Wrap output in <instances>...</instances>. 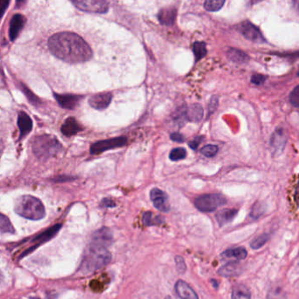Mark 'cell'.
<instances>
[{
	"label": "cell",
	"mask_w": 299,
	"mask_h": 299,
	"mask_svg": "<svg viewBox=\"0 0 299 299\" xmlns=\"http://www.w3.org/2000/svg\"><path fill=\"white\" fill-rule=\"evenodd\" d=\"M85 35L77 28H56L43 35L49 53L62 62L68 64H82L91 61L94 53Z\"/></svg>",
	"instance_id": "6da1fadb"
},
{
	"label": "cell",
	"mask_w": 299,
	"mask_h": 299,
	"mask_svg": "<svg viewBox=\"0 0 299 299\" xmlns=\"http://www.w3.org/2000/svg\"><path fill=\"white\" fill-rule=\"evenodd\" d=\"M111 254L106 247L91 243L85 251L79 271L84 275L94 273L111 261Z\"/></svg>",
	"instance_id": "7a4b0ae2"
},
{
	"label": "cell",
	"mask_w": 299,
	"mask_h": 299,
	"mask_svg": "<svg viewBox=\"0 0 299 299\" xmlns=\"http://www.w3.org/2000/svg\"><path fill=\"white\" fill-rule=\"evenodd\" d=\"M14 211L23 218L32 220H42L46 214L42 201L31 195L19 197L14 204Z\"/></svg>",
	"instance_id": "3957f363"
},
{
	"label": "cell",
	"mask_w": 299,
	"mask_h": 299,
	"mask_svg": "<svg viewBox=\"0 0 299 299\" xmlns=\"http://www.w3.org/2000/svg\"><path fill=\"white\" fill-rule=\"evenodd\" d=\"M32 147L35 156L42 160L52 158L62 150L58 139L51 135H42L35 138Z\"/></svg>",
	"instance_id": "277c9868"
},
{
	"label": "cell",
	"mask_w": 299,
	"mask_h": 299,
	"mask_svg": "<svg viewBox=\"0 0 299 299\" xmlns=\"http://www.w3.org/2000/svg\"><path fill=\"white\" fill-rule=\"evenodd\" d=\"M194 203L197 209L204 213H211L225 205L226 199L219 193H208L198 197Z\"/></svg>",
	"instance_id": "5b68a950"
},
{
	"label": "cell",
	"mask_w": 299,
	"mask_h": 299,
	"mask_svg": "<svg viewBox=\"0 0 299 299\" xmlns=\"http://www.w3.org/2000/svg\"><path fill=\"white\" fill-rule=\"evenodd\" d=\"M76 7L86 13L104 14L108 10L106 0H71Z\"/></svg>",
	"instance_id": "8992f818"
},
{
	"label": "cell",
	"mask_w": 299,
	"mask_h": 299,
	"mask_svg": "<svg viewBox=\"0 0 299 299\" xmlns=\"http://www.w3.org/2000/svg\"><path fill=\"white\" fill-rule=\"evenodd\" d=\"M126 143H127V138L125 137H118V138H110L106 140L96 142L91 146V153L99 154L111 149L123 147L126 145Z\"/></svg>",
	"instance_id": "52a82bcc"
},
{
	"label": "cell",
	"mask_w": 299,
	"mask_h": 299,
	"mask_svg": "<svg viewBox=\"0 0 299 299\" xmlns=\"http://www.w3.org/2000/svg\"><path fill=\"white\" fill-rule=\"evenodd\" d=\"M286 142H287V136H286L284 129L276 128V130L272 134L270 140H269L270 151H271L273 156L278 157L282 154L283 150L285 148Z\"/></svg>",
	"instance_id": "ba28073f"
},
{
	"label": "cell",
	"mask_w": 299,
	"mask_h": 299,
	"mask_svg": "<svg viewBox=\"0 0 299 299\" xmlns=\"http://www.w3.org/2000/svg\"><path fill=\"white\" fill-rule=\"evenodd\" d=\"M238 30L245 38L250 42H256V43L265 42V39L263 38L259 28L249 21H243L242 23H240L238 26Z\"/></svg>",
	"instance_id": "9c48e42d"
},
{
	"label": "cell",
	"mask_w": 299,
	"mask_h": 299,
	"mask_svg": "<svg viewBox=\"0 0 299 299\" xmlns=\"http://www.w3.org/2000/svg\"><path fill=\"white\" fill-rule=\"evenodd\" d=\"M150 199L153 201L154 206L161 212L168 213L171 210L169 197L164 191L159 188H154L150 192Z\"/></svg>",
	"instance_id": "30bf717a"
},
{
	"label": "cell",
	"mask_w": 299,
	"mask_h": 299,
	"mask_svg": "<svg viewBox=\"0 0 299 299\" xmlns=\"http://www.w3.org/2000/svg\"><path fill=\"white\" fill-rule=\"evenodd\" d=\"M55 98L60 106L63 109L74 110L80 103L82 97L77 95H70V94H63V95L55 94Z\"/></svg>",
	"instance_id": "8fae6325"
},
{
	"label": "cell",
	"mask_w": 299,
	"mask_h": 299,
	"mask_svg": "<svg viewBox=\"0 0 299 299\" xmlns=\"http://www.w3.org/2000/svg\"><path fill=\"white\" fill-rule=\"evenodd\" d=\"M112 241V234L107 227H102L92 234L91 243L107 247Z\"/></svg>",
	"instance_id": "7c38bea8"
},
{
	"label": "cell",
	"mask_w": 299,
	"mask_h": 299,
	"mask_svg": "<svg viewBox=\"0 0 299 299\" xmlns=\"http://www.w3.org/2000/svg\"><path fill=\"white\" fill-rule=\"evenodd\" d=\"M111 99V93L96 94L90 98L89 104L95 110H103L110 105Z\"/></svg>",
	"instance_id": "4fadbf2b"
},
{
	"label": "cell",
	"mask_w": 299,
	"mask_h": 299,
	"mask_svg": "<svg viewBox=\"0 0 299 299\" xmlns=\"http://www.w3.org/2000/svg\"><path fill=\"white\" fill-rule=\"evenodd\" d=\"M175 290L180 299H199V296L194 291V289L183 280H178V282H176Z\"/></svg>",
	"instance_id": "5bb4252c"
},
{
	"label": "cell",
	"mask_w": 299,
	"mask_h": 299,
	"mask_svg": "<svg viewBox=\"0 0 299 299\" xmlns=\"http://www.w3.org/2000/svg\"><path fill=\"white\" fill-rule=\"evenodd\" d=\"M18 126L21 131V138H24L30 133L33 129V121L28 114L21 111L18 117Z\"/></svg>",
	"instance_id": "9a60e30c"
},
{
	"label": "cell",
	"mask_w": 299,
	"mask_h": 299,
	"mask_svg": "<svg viewBox=\"0 0 299 299\" xmlns=\"http://www.w3.org/2000/svg\"><path fill=\"white\" fill-rule=\"evenodd\" d=\"M83 131V127L74 117H69L62 126V133L66 137L77 134Z\"/></svg>",
	"instance_id": "2e32d148"
},
{
	"label": "cell",
	"mask_w": 299,
	"mask_h": 299,
	"mask_svg": "<svg viewBox=\"0 0 299 299\" xmlns=\"http://www.w3.org/2000/svg\"><path fill=\"white\" fill-rule=\"evenodd\" d=\"M238 213V210L234 208H225L220 210L216 213V220L218 221L219 226L223 227L226 224L230 223L233 221V219Z\"/></svg>",
	"instance_id": "e0dca14e"
},
{
	"label": "cell",
	"mask_w": 299,
	"mask_h": 299,
	"mask_svg": "<svg viewBox=\"0 0 299 299\" xmlns=\"http://www.w3.org/2000/svg\"><path fill=\"white\" fill-rule=\"evenodd\" d=\"M241 272H242V268L240 263L229 262L219 268L218 274L224 277H233V276L240 275Z\"/></svg>",
	"instance_id": "ac0fdd59"
},
{
	"label": "cell",
	"mask_w": 299,
	"mask_h": 299,
	"mask_svg": "<svg viewBox=\"0 0 299 299\" xmlns=\"http://www.w3.org/2000/svg\"><path fill=\"white\" fill-rule=\"evenodd\" d=\"M61 227H62L61 224L55 225V226H53L52 227H50L48 230L43 232L42 234H39L38 236H36V237H35L32 241H33V242H35V243H37V244L44 243L46 241H49L50 239H52V238L58 233V231L61 229Z\"/></svg>",
	"instance_id": "d6986e66"
},
{
	"label": "cell",
	"mask_w": 299,
	"mask_h": 299,
	"mask_svg": "<svg viewBox=\"0 0 299 299\" xmlns=\"http://www.w3.org/2000/svg\"><path fill=\"white\" fill-rule=\"evenodd\" d=\"M204 116V110L203 107L199 103H194L188 109L187 117L188 120L193 123H199L202 120Z\"/></svg>",
	"instance_id": "ffe728a7"
},
{
	"label": "cell",
	"mask_w": 299,
	"mask_h": 299,
	"mask_svg": "<svg viewBox=\"0 0 299 299\" xmlns=\"http://www.w3.org/2000/svg\"><path fill=\"white\" fill-rule=\"evenodd\" d=\"M24 23L25 19L21 14H17L14 16L10 26V37L12 41L16 38V36L21 31V28L24 26Z\"/></svg>",
	"instance_id": "44dd1931"
},
{
	"label": "cell",
	"mask_w": 299,
	"mask_h": 299,
	"mask_svg": "<svg viewBox=\"0 0 299 299\" xmlns=\"http://www.w3.org/2000/svg\"><path fill=\"white\" fill-rule=\"evenodd\" d=\"M247 250L242 247L227 249V250L224 251L221 254V256L225 258V259L233 258V259H236V260H244L245 258L247 257Z\"/></svg>",
	"instance_id": "7402d4cb"
},
{
	"label": "cell",
	"mask_w": 299,
	"mask_h": 299,
	"mask_svg": "<svg viewBox=\"0 0 299 299\" xmlns=\"http://www.w3.org/2000/svg\"><path fill=\"white\" fill-rule=\"evenodd\" d=\"M227 57L236 63H246L249 61V57L244 52L239 49H229L227 50Z\"/></svg>",
	"instance_id": "603a6c76"
},
{
	"label": "cell",
	"mask_w": 299,
	"mask_h": 299,
	"mask_svg": "<svg viewBox=\"0 0 299 299\" xmlns=\"http://www.w3.org/2000/svg\"><path fill=\"white\" fill-rule=\"evenodd\" d=\"M232 299H251L250 290L243 284L234 286L232 293Z\"/></svg>",
	"instance_id": "cb8c5ba5"
},
{
	"label": "cell",
	"mask_w": 299,
	"mask_h": 299,
	"mask_svg": "<svg viewBox=\"0 0 299 299\" xmlns=\"http://www.w3.org/2000/svg\"><path fill=\"white\" fill-rule=\"evenodd\" d=\"M267 210V206L262 201H257L251 209L250 217L252 219H258L262 216Z\"/></svg>",
	"instance_id": "d4e9b609"
},
{
	"label": "cell",
	"mask_w": 299,
	"mask_h": 299,
	"mask_svg": "<svg viewBox=\"0 0 299 299\" xmlns=\"http://www.w3.org/2000/svg\"><path fill=\"white\" fill-rule=\"evenodd\" d=\"M270 238V235L268 234H261V235H259L258 237L254 238L253 241H251L250 247L253 249H259L261 247H263L268 240Z\"/></svg>",
	"instance_id": "484cf974"
},
{
	"label": "cell",
	"mask_w": 299,
	"mask_h": 299,
	"mask_svg": "<svg viewBox=\"0 0 299 299\" xmlns=\"http://www.w3.org/2000/svg\"><path fill=\"white\" fill-rule=\"evenodd\" d=\"M142 222L145 226H151V225H157L163 222V218L159 216H154L153 213L151 212H146L143 214Z\"/></svg>",
	"instance_id": "4316f807"
},
{
	"label": "cell",
	"mask_w": 299,
	"mask_h": 299,
	"mask_svg": "<svg viewBox=\"0 0 299 299\" xmlns=\"http://www.w3.org/2000/svg\"><path fill=\"white\" fill-rule=\"evenodd\" d=\"M226 0H205V8L209 12H218L222 8Z\"/></svg>",
	"instance_id": "83f0119b"
},
{
	"label": "cell",
	"mask_w": 299,
	"mask_h": 299,
	"mask_svg": "<svg viewBox=\"0 0 299 299\" xmlns=\"http://www.w3.org/2000/svg\"><path fill=\"white\" fill-rule=\"evenodd\" d=\"M0 228L2 233H9V234L15 233V229L11 223L10 220L4 214H1V218H0Z\"/></svg>",
	"instance_id": "f1b7e54d"
},
{
	"label": "cell",
	"mask_w": 299,
	"mask_h": 299,
	"mask_svg": "<svg viewBox=\"0 0 299 299\" xmlns=\"http://www.w3.org/2000/svg\"><path fill=\"white\" fill-rule=\"evenodd\" d=\"M267 299H287V296L282 287L275 286L268 291Z\"/></svg>",
	"instance_id": "f546056e"
},
{
	"label": "cell",
	"mask_w": 299,
	"mask_h": 299,
	"mask_svg": "<svg viewBox=\"0 0 299 299\" xmlns=\"http://www.w3.org/2000/svg\"><path fill=\"white\" fill-rule=\"evenodd\" d=\"M187 151L185 148H175L170 153V158L172 161H178L186 158Z\"/></svg>",
	"instance_id": "4dcf8cb0"
},
{
	"label": "cell",
	"mask_w": 299,
	"mask_h": 299,
	"mask_svg": "<svg viewBox=\"0 0 299 299\" xmlns=\"http://www.w3.org/2000/svg\"><path fill=\"white\" fill-rule=\"evenodd\" d=\"M193 51L195 54L196 61L201 60L206 55L205 43L204 42H196L194 44V48H193Z\"/></svg>",
	"instance_id": "1f68e13d"
},
{
	"label": "cell",
	"mask_w": 299,
	"mask_h": 299,
	"mask_svg": "<svg viewBox=\"0 0 299 299\" xmlns=\"http://www.w3.org/2000/svg\"><path fill=\"white\" fill-rule=\"evenodd\" d=\"M219 148L217 145H207L201 149V153L206 158H212L218 153Z\"/></svg>",
	"instance_id": "d6a6232c"
},
{
	"label": "cell",
	"mask_w": 299,
	"mask_h": 299,
	"mask_svg": "<svg viewBox=\"0 0 299 299\" xmlns=\"http://www.w3.org/2000/svg\"><path fill=\"white\" fill-rule=\"evenodd\" d=\"M187 112H188V109L186 107H181L179 110L175 114V120L177 121L178 123H182L185 122L186 119H188L187 117Z\"/></svg>",
	"instance_id": "836d02e7"
},
{
	"label": "cell",
	"mask_w": 299,
	"mask_h": 299,
	"mask_svg": "<svg viewBox=\"0 0 299 299\" xmlns=\"http://www.w3.org/2000/svg\"><path fill=\"white\" fill-rule=\"evenodd\" d=\"M289 102L294 107H299V85L291 91L289 95Z\"/></svg>",
	"instance_id": "e575fe53"
},
{
	"label": "cell",
	"mask_w": 299,
	"mask_h": 299,
	"mask_svg": "<svg viewBox=\"0 0 299 299\" xmlns=\"http://www.w3.org/2000/svg\"><path fill=\"white\" fill-rule=\"evenodd\" d=\"M175 261H176V265H177V269L179 273H185L186 270V264H185V259L180 256V255H177L175 257Z\"/></svg>",
	"instance_id": "d590c367"
},
{
	"label": "cell",
	"mask_w": 299,
	"mask_h": 299,
	"mask_svg": "<svg viewBox=\"0 0 299 299\" xmlns=\"http://www.w3.org/2000/svg\"><path fill=\"white\" fill-rule=\"evenodd\" d=\"M218 103H219V97L214 96L211 98L208 104V117H210L215 111L218 107Z\"/></svg>",
	"instance_id": "8d00e7d4"
},
{
	"label": "cell",
	"mask_w": 299,
	"mask_h": 299,
	"mask_svg": "<svg viewBox=\"0 0 299 299\" xmlns=\"http://www.w3.org/2000/svg\"><path fill=\"white\" fill-rule=\"evenodd\" d=\"M267 79L266 76L263 75H260V74H256L251 77V82L254 83L255 85H262L265 83V81Z\"/></svg>",
	"instance_id": "74e56055"
},
{
	"label": "cell",
	"mask_w": 299,
	"mask_h": 299,
	"mask_svg": "<svg viewBox=\"0 0 299 299\" xmlns=\"http://www.w3.org/2000/svg\"><path fill=\"white\" fill-rule=\"evenodd\" d=\"M202 140H203V137H197L194 138L192 141L189 143V146L192 149V150H197V148L199 147V145H200Z\"/></svg>",
	"instance_id": "f35d334b"
},
{
	"label": "cell",
	"mask_w": 299,
	"mask_h": 299,
	"mask_svg": "<svg viewBox=\"0 0 299 299\" xmlns=\"http://www.w3.org/2000/svg\"><path fill=\"white\" fill-rule=\"evenodd\" d=\"M171 138L172 141L178 142V143H183L185 142V138L183 135L178 133V132H175L171 135Z\"/></svg>",
	"instance_id": "ab89813d"
},
{
	"label": "cell",
	"mask_w": 299,
	"mask_h": 299,
	"mask_svg": "<svg viewBox=\"0 0 299 299\" xmlns=\"http://www.w3.org/2000/svg\"><path fill=\"white\" fill-rule=\"evenodd\" d=\"M101 206L104 207H112L115 206V203L111 199H104L101 201Z\"/></svg>",
	"instance_id": "60d3db41"
},
{
	"label": "cell",
	"mask_w": 299,
	"mask_h": 299,
	"mask_svg": "<svg viewBox=\"0 0 299 299\" xmlns=\"http://www.w3.org/2000/svg\"><path fill=\"white\" fill-rule=\"evenodd\" d=\"M9 3V0H1V7H2V11H1V14L3 15L5 14V10L7 9V6Z\"/></svg>",
	"instance_id": "b9f144b4"
},
{
	"label": "cell",
	"mask_w": 299,
	"mask_h": 299,
	"mask_svg": "<svg viewBox=\"0 0 299 299\" xmlns=\"http://www.w3.org/2000/svg\"><path fill=\"white\" fill-rule=\"evenodd\" d=\"M293 3H294L295 8H296V11L298 12L299 14V0H293Z\"/></svg>",
	"instance_id": "7bdbcfd3"
},
{
	"label": "cell",
	"mask_w": 299,
	"mask_h": 299,
	"mask_svg": "<svg viewBox=\"0 0 299 299\" xmlns=\"http://www.w3.org/2000/svg\"><path fill=\"white\" fill-rule=\"evenodd\" d=\"M250 1V5H254V4L259 3V2H261L262 0H249Z\"/></svg>",
	"instance_id": "ee69618b"
},
{
	"label": "cell",
	"mask_w": 299,
	"mask_h": 299,
	"mask_svg": "<svg viewBox=\"0 0 299 299\" xmlns=\"http://www.w3.org/2000/svg\"><path fill=\"white\" fill-rule=\"evenodd\" d=\"M212 285H213V287H215V288H217V287H218V282H217V281H216V280H213V279H212Z\"/></svg>",
	"instance_id": "f6af8a7d"
},
{
	"label": "cell",
	"mask_w": 299,
	"mask_h": 299,
	"mask_svg": "<svg viewBox=\"0 0 299 299\" xmlns=\"http://www.w3.org/2000/svg\"><path fill=\"white\" fill-rule=\"evenodd\" d=\"M164 299H172L171 298V296H166Z\"/></svg>",
	"instance_id": "bcb514c9"
},
{
	"label": "cell",
	"mask_w": 299,
	"mask_h": 299,
	"mask_svg": "<svg viewBox=\"0 0 299 299\" xmlns=\"http://www.w3.org/2000/svg\"><path fill=\"white\" fill-rule=\"evenodd\" d=\"M30 299H39L37 297H30Z\"/></svg>",
	"instance_id": "7dc6e473"
},
{
	"label": "cell",
	"mask_w": 299,
	"mask_h": 299,
	"mask_svg": "<svg viewBox=\"0 0 299 299\" xmlns=\"http://www.w3.org/2000/svg\"><path fill=\"white\" fill-rule=\"evenodd\" d=\"M297 75H298V76H299V72H298V74H297Z\"/></svg>",
	"instance_id": "c3c4849f"
}]
</instances>
